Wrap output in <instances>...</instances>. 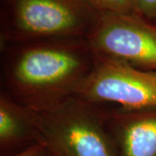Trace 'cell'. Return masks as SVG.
Returning <instances> with one entry per match:
<instances>
[{
    "mask_svg": "<svg viewBox=\"0 0 156 156\" xmlns=\"http://www.w3.org/2000/svg\"><path fill=\"white\" fill-rule=\"evenodd\" d=\"M1 50L2 90L36 112L75 97L95 60L86 38L8 43Z\"/></svg>",
    "mask_w": 156,
    "mask_h": 156,
    "instance_id": "6da1fadb",
    "label": "cell"
},
{
    "mask_svg": "<svg viewBox=\"0 0 156 156\" xmlns=\"http://www.w3.org/2000/svg\"><path fill=\"white\" fill-rule=\"evenodd\" d=\"M100 15L87 0H2L0 43L86 38Z\"/></svg>",
    "mask_w": 156,
    "mask_h": 156,
    "instance_id": "7a4b0ae2",
    "label": "cell"
},
{
    "mask_svg": "<svg viewBox=\"0 0 156 156\" xmlns=\"http://www.w3.org/2000/svg\"><path fill=\"white\" fill-rule=\"evenodd\" d=\"M36 113L42 142L51 156H118L101 107L75 96Z\"/></svg>",
    "mask_w": 156,
    "mask_h": 156,
    "instance_id": "3957f363",
    "label": "cell"
},
{
    "mask_svg": "<svg viewBox=\"0 0 156 156\" xmlns=\"http://www.w3.org/2000/svg\"><path fill=\"white\" fill-rule=\"evenodd\" d=\"M76 97L106 109L156 108V72L95 55L93 69L78 88Z\"/></svg>",
    "mask_w": 156,
    "mask_h": 156,
    "instance_id": "277c9868",
    "label": "cell"
},
{
    "mask_svg": "<svg viewBox=\"0 0 156 156\" xmlns=\"http://www.w3.org/2000/svg\"><path fill=\"white\" fill-rule=\"evenodd\" d=\"M95 55L156 72V23L138 13H101L86 37Z\"/></svg>",
    "mask_w": 156,
    "mask_h": 156,
    "instance_id": "5b68a950",
    "label": "cell"
},
{
    "mask_svg": "<svg viewBox=\"0 0 156 156\" xmlns=\"http://www.w3.org/2000/svg\"><path fill=\"white\" fill-rule=\"evenodd\" d=\"M104 109L117 155L156 156V108Z\"/></svg>",
    "mask_w": 156,
    "mask_h": 156,
    "instance_id": "8992f818",
    "label": "cell"
},
{
    "mask_svg": "<svg viewBox=\"0 0 156 156\" xmlns=\"http://www.w3.org/2000/svg\"><path fill=\"white\" fill-rule=\"evenodd\" d=\"M37 142H42L37 113L17 102L5 91L1 90V155L10 156Z\"/></svg>",
    "mask_w": 156,
    "mask_h": 156,
    "instance_id": "52a82bcc",
    "label": "cell"
},
{
    "mask_svg": "<svg viewBox=\"0 0 156 156\" xmlns=\"http://www.w3.org/2000/svg\"><path fill=\"white\" fill-rule=\"evenodd\" d=\"M100 13H138L135 0H87Z\"/></svg>",
    "mask_w": 156,
    "mask_h": 156,
    "instance_id": "ba28073f",
    "label": "cell"
},
{
    "mask_svg": "<svg viewBox=\"0 0 156 156\" xmlns=\"http://www.w3.org/2000/svg\"><path fill=\"white\" fill-rule=\"evenodd\" d=\"M139 13L156 23V0H135Z\"/></svg>",
    "mask_w": 156,
    "mask_h": 156,
    "instance_id": "9c48e42d",
    "label": "cell"
},
{
    "mask_svg": "<svg viewBox=\"0 0 156 156\" xmlns=\"http://www.w3.org/2000/svg\"><path fill=\"white\" fill-rule=\"evenodd\" d=\"M10 156H51L47 147L42 142H37L18 151Z\"/></svg>",
    "mask_w": 156,
    "mask_h": 156,
    "instance_id": "30bf717a",
    "label": "cell"
}]
</instances>
